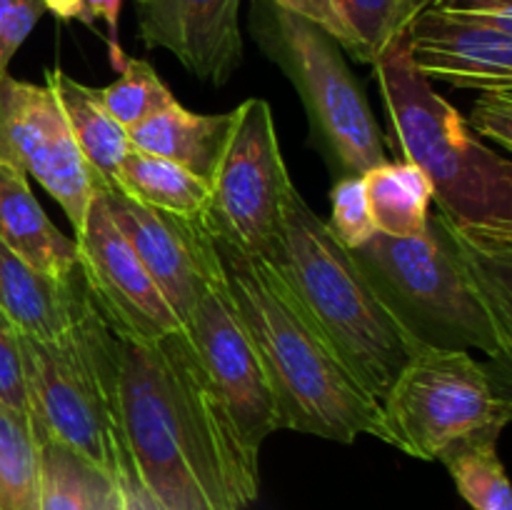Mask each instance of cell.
Listing matches in <instances>:
<instances>
[{
    "instance_id": "obj_8",
    "label": "cell",
    "mask_w": 512,
    "mask_h": 510,
    "mask_svg": "<svg viewBox=\"0 0 512 510\" xmlns=\"http://www.w3.org/2000/svg\"><path fill=\"white\" fill-rule=\"evenodd\" d=\"M255 30L268 58L298 90L310 130L340 178L388 163L383 130L345 63L343 48L318 25L275 5Z\"/></svg>"
},
{
    "instance_id": "obj_17",
    "label": "cell",
    "mask_w": 512,
    "mask_h": 510,
    "mask_svg": "<svg viewBox=\"0 0 512 510\" xmlns=\"http://www.w3.org/2000/svg\"><path fill=\"white\" fill-rule=\"evenodd\" d=\"M0 243L50 278L78 270V243L53 225L23 170L0 163Z\"/></svg>"
},
{
    "instance_id": "obj_31",
    "label": "cell",
    "mask_w": 512,
    "mask_h": 510,
    "mask_svg": "<svg viewBox=\"0 0 512 510\" xmlns=\"http://www.w3.org/2000/svg\"><path fill=\"white\" fill-rule=\"evenodd\" d=\"M268 3L285 10V13H293L298 15V18L308 20V23L318 25V28L325 30L340 48L348 50L355 60L365 63L363 48H360L355 35L348 30V25L343 23L333 0H268Z\"/></svg>"
},
{
    "instance_id": "obj_10",
    "label": "cell",
    "mask_w": 512,
    "mask_h": 510,
    "mask_svg": "<svg viewBox=\"0 0 512 510\" xmlns=\"http://www.w3.org/2000/svg\"><path fill=\"white\" fill-rule=\"evenodd\" d=\"M0 163L33 175L80 233L95 198V175L70 135L48 85L0 78Z\"/></svg>"
},
{
    "instance_id": "obj_34",
    "label": "cell",
    "mask_w": 512,
    "mask_h": 510,
    "mask_svg": "<svg viewBox=\"0 0 512 510\" xmlns=\"http://www.w3.org/2000/svg\"><path fill=\"white\" fill-rule=\"evenodd\" d=\"M115 478H118L120 498H123V510H165L163 505L153 498V493H150V490L140 483L128 458L123 460V465H120V470Z\"/></svg>"
},
{
    "instance_id": "obj_6",
    "label": "cell",
    "mask_w": 512,
    "mask_h": 510,
    "mask_svg": "<svg viewBox=\"0 0 512 510\" xmlns=\"http://www.w3.org/2000/svg\"><path fill=\"white\" fill-rule=\"evenodd\" d=\"M20 353L35 435L65 445L115 478L128 458L120 430L118 338L93 298L60 338L20 335Z\"/></svg>"
},
{
    "instance_id": "obj_5",
    "label": "cell",
    "mask_w": 512,
    "mask_h": 510,
    "mask_svg": "<svg viewBox=\"0 0 512 510\" xmlns=\"http://www.w3.org/2000/svg\"><path fill=\"white\" fill-rule=\"evenodd\" d=\"M270 265L330 353L378 403L403 365L428 345L390 308L363 265L335 240L328 223L305 203L298 188L285 205L283 245Z\"/></svg>"
},
{
    "instance_id": "obj_13",
    "label": "cell",
    "mask_w": 512,
    "mask_h": 510,
    "mask_svg": "<svg viewBox=\"0 0 512 510\" xmlns=\"http://www.w3.org/2000/svg\"><path fill=\"white\" fill-rule=\"evenodd\" d=\"M183 328L245 450L260 458L265 438L280 430L278 410L263 363L230 303L225 283L210 288L195 303Z\"/></svg>"
},
{
    "instance_id": "obj_9",
    "label": "cell",
    "mask_w": 512,
    "mask_h": 510,
    "mask_svg": "<svg viewBox=\"0 0 512 510\" xmlns=\"http://www.w3.org/2000/svg\"><path fill=\"white\" fill-rule=\"evenodd\" d=\"M293 180L280 153L268 100L248 98L233 110V128L210 180V230L248 258L275 260L283 245L285 205Z\"/></svg>"
},
{
    "instance_id": "obj_11",
    "label": "cell",
    "mask_w": 512,
    "mask_h": 510,
    "mask_svg": "<svg viewBox=\"0 0 512 510\" xmlns=\"http://www.w3.org/2000/svg\"><path fill=\"white\" fill-rule=\"evenodd\" d=\"M95 195L103 200L108 218L135 250L180 323L188 320L210 288L225 283L208 220L148 208L118 185L95 183Z\"/></svg>"
},
{
    "instance_id": "obj_18",
    "label": "cell",
    "mask_w": 512,
    "mask_h": 510,
    "mask_svg": "<svg viewBox=\"0 0 512 510\" xmlns=\"http://www.w3.org/2000/svg\"><path fill=\"white\" fill-rule=\"evenodd\" d=\"M230 128H233V113L200 115L175 103L163 113L130 128L128 138L135 150L173 160L210 185L223 158Z\"/></svg>"
},
{
    "instance_id": "obj_16",
    "label": "cell",
    "mask_w": 512,
    "mask_h": 510,
    "mask_svg": "<svg viewBox=\"0 0 512 510\" xmlns=\"http://www.w3.org/2000/svg\"><path fill=\"white\" fill-rule=\"evenodd\" d=\"M88 298L80 268L70 278H50L0 243V310L13 320L20 335L60 338Z\"/></svg>"
},
{
    "instance_id": "obj_15",
    "label": "cell",
    "mask_w": 512,
    "mask_h": 510,
    "mask_svg": "<svg viewBox=\"0 0 512 510\" xmlns=\"http://www.w3.org/2000/svg\"><path fill=\"white\" fill-rule=\"evenodd\" d=\"M405 50L428 83L512 90V35L450 18L428 5L410 20Z\"/></svg>"
},
{
    "instance_id": "obj_4",
    "label": "cell",
    "mask_w": 512,
    "mask_h": 510,
    "mask_svg": "<svg viewBox=\"0 0 512 510\" xmlns=\"http://www.w3.org/2000/svg\"><path fill=\"white\" fill-rule=\"evenodd\" d=\"M395 148L423 170L438 213L473 245L512 250V163L415 70L405 35L373 63Z\"/></svg>"
},
{
    "instance_id": "obj_25",
    "label": "cell",
    "mask_w": 512,
    "mask_h": 510,
    "mask_svg": "<svg viewBox=\"0 0 512 510\" xmlns=\"http://www.w3.org/2000/svg\"><path fill=\"white\" fill-rule=\"evenodd\" d=\"M340 18L373 65L408 30L410 20L428 8L423 0H333Z\"/></svg>"
},
{
    "instance_id": "obj_1",
    "label": "cell",
    "mask_w": 512,
    "mask_h": 510,
    "mask_svg": "<svg viewBox=\"0 0 512 510\" xmlns=\"http://www.w3.org/2000/svg\"><path fill=\"white\" fill-rule=\"evenodd\" d=\"M120 430L140 483L165 510H243L258 500L260 460L245 450L188 333L118 340Z\"/></svg>"
},
{
    "instance_id": "obj_29",
    "label": "cell",
    "mask_w": 512,
    "mask_h": 510,
    "mask_svg": "<svg viewBox=\"0 0 512 510\" xmlns=\"http://www.w3.org/2000/svg\"><path fill=\"white\" fill-rule=\"evenodd\" d=\"M473 110L465 118L475 135L495 140L503 150L512 148V90H480Z\"/></svg>"
},
{
    "instance_id": "obj_19",
    "label": "cell",
    "mask_w": 512,
    "mask_h": 510,
    "mask_svg": "<svg viewBox=\"0 0 512 510\" xmlns=\"http://www.w3.org/2000/svg\"><path fill=\"white\" fill-rule=\"evenodd\" d=\"M45 85L58 100L70 135L88 163L90 173L95 175V183L115 185L120 163L133 148L128 130L108 113L98 88L78 83L58 65L45 70Z\"/></svg>"
},
{
    "instance_id": "obj_2",
    "label": "cell",
    "mask_w": 512,
    "mask_h": 510,
    "mask_svg": "<svg viewBox=\"0 0 512 510\" xmlns=\"http://www.w3.org/2000/svg\"><path fill=\"white\" fill-rule=\"evenodd\" d=\"M355 255L390 308L423 343L512 355V250L473 245L440 213L413 238L375 233Z\"/></svg>"
},
{
    "instance_id": "obj_27",
    "label": "cell",
    "mask_w": 512,
    "mask_h": 510,
    "mask_svg": "<svg viewBox=\"0 0 512 510\" xmlns=\"http://www.w3.org/2000/svg\"><path fill=\"white\" fill-rule=\"evenodd\" d=\"M330 208H333L328 220L330 233L348 250L360 248L378 233L373 218H370L365 185L360 175L338 178V183L330 190Z\"/></svg>"
},
{
    "instance_id": "obj_21",
    "label": "cell",
    "mask_w": 512,
    "mask_h": 510,
    "mask_svg": "<svg viewBox=\"0 0 512 510\" xmlns=\"http://www.w3.org/2000/svg\"><path fill=\"white\" fill-rule=\"evenodd\" d=\"M115 185L148 208L183 215V218H205L208 210L210 185L205 180L173 160L143 150L130 148L120 163Z\"/></svg>"
},
{
    "instance_id": "obj_33",
    "label": "cell",
    "mask_w": 512,
    "mask_h": 510,
    "mask_svg": "<svg viewBox=\"0 0 512 510\" xmlns=\"http://www.w3.org/2000/svg\"><path fill=\"white\" fill-rule=\"evenodd\" d=\"M120 5L123 0H83V23L93 28L95 20H105L108 25V45H110V63L113 68L123 70L125 55L118 43V20H120Z\"/></svg>"
},
{
    "instance_id": "obj_12",
    "label": "cell",
    "mask_w": 512,
    "mask_h": 510,
    "mask_svg": "<svg viewBox=\"0 0 512 510\" xmlns=\"http://www.w3.org/2000/svg\"><path fill=\"white\" fill-rule=\"evenodd\" d=\"M75 243L85 288L115 338L153 345L183 330L135 250L108 218L98 195L90 203L80 233H75Z\"/></svg>"
},
{
    "instance_id": "obj_30",
    "label": "cell",
    "mask_w": 512,
    "mask_h": 510,
    "mask_svg": "<svg viewBox=\"0 0 512 510\" xmlns=\"http://www.w3.org/2000/svg\"><path fill=\"white\" fill-rule=\"evenodd\" d=\"M43 13V0H0V78Z\"/></svg>"
},
{
    "instance_id": "obj_36",
    "label": "cell",
    "mask_w": 512,
    "mask_h": 510,
    "mask_svg": "<svg viewBox=\"0 0 512 510\" xmlns=\"http://www.w3.org/2000/svg\"><path fill=\"white\" fill-rule=\"evenodd\" d=\"M100 510H123V498H120L118 483H115V488L110 490L108 498L103 500V505H100Z\"/></svg>"
},
{
    "instance_id": "obj_28",
    "label": "cell",
    "mask_w": 512,
    "mask_h": 510,
    "mask_svg": "<svg viewBox=\"0 0 512 510\" xmlns=\"http://www.w3.org/2000/svg\"><path fill=\"white\" fill-rule=\"evenodd\" d=\"M0 403L28 415L25 393L23 353H20V330L0 310Z\"/></svg>"
},
{
    "instance_id": "obj_3",
    "label": "cell",
    "mask_w": 512,
    "mask_h": 510,
    "mask_svg": "<svg viewBox=\"0 0 512 510\" xmlns=\"http://www.w3.org/2000/svg\"><path fill=\"white\" fill-rule=\"evenodd\" d=\"M230 303L263 363L280 430L355 443L373 435L380 403L338 363L270 263L215 238Z\"/></svg>"
},
{
    "instance_id": "obj_26",
    "label": "cell",
    "mask_w": 512,
    "mask_h": 510,
    "mask_svg": "<svg viewBox=\"0 0 512 510\" xmlns=\"http://www.w3.org/2000/svg\"><path fill=\"white\" fill-rule=\"evenodd\" d=\"M98 90L108 113L125 130L135 128L143 120L153 118V115L163 113L170 105L178 103L168 85L155 73L153 65L140 58H125L120 78Z\"/></svg>"
},
{
    "instance_id": "obj_23",
    "label": "cell",
    "mask_w": 512,
    "mask_h": 510,
    "mask_svg": "<svg viewBox=\"0 0 512 510\" xmlns=\"http://www.w3.org/2000/svg\"><path fill=\"white\" fill-rule=\"evenodd\" d=\"M0 510H40V443L30 415L0 403Z\"/></svg>"
},
{
    "instance_id": "obj_7",
    "label": "cell",
    "mask_w": 512,
    "mask_h": 510,
    "mask_svg": "<svg viewBox=\"0 0 512 510\" xmlns=\"http://www.w3.org/2000/svg\"><path fill=\"white\" fill-rule=\"evenodd\" d=\"M512 405L488 365L468 350L423 345L380 400L375 438L418 460H440L465 440H498Z\"/></svg>"
},
{
    "instance_id": "obj_20",
    "label": "cell",
    "mask_w": 512,
    "mask_h": 510,
    "mask_svg": "<svg viewBox=\"0 0 512 510\" xmlns=\"http://www.w3.org/2000/svg\"><path fill=\"white\" fill-rule=\"evenodd\" d=\"M375 230L388 238H413L428 225L433 188L413 163H383L360 175Z\"/></svg>"
},
{
    "instance_id": "obj_35",
    "label": "cell",
    "mask_w": 512,
    "mask_h": 510,
    "mask_svg": "<svg viewBox=\"0 0 512 510\" xmlns=\"http://www.w3.org/2000/svg\"><path fill=\"white\" fill-rule=\"evenodd\" d=\"M45 10L55 15L58 20H80L83 23V0H43Z\"/></svg>"
},
{
    "instance_id": "obj_37",
    "label": "cell",
    "mask_w": 512,
    "mask_h": 510,
    "mask_svg": "<svg viewBox=\"0 0 512 510\" xmlns=\"http://www.w3.org/2000/svg\"><path fill=\"white\" fill-rule=\"evenodd\" d=\"M423 3H428V5H430V3H433V0H423Z\"/></svg>"
},
{
    "instance_id": "obj_32",
    "label": "cell",
    "mask_w": 512,
    "mask_h": 510,
    "mask_svg": "<svg viewBox=\"0 0 512 510\" xmlns=\"http://www.w3.org/2000/svg\"><path fill=\"white\" fill-rule=\"evenodd\" d=\"M430 5L450 18L488 25L512 35V0H433Z\"/></svg>"
},
{
    "instance_id": "obj_22",
    "label": "cell",
    "mask_w": 512,
    "mask_h": 510,
    "mask_svg": "<svg viewBox=\"0 0 512 510\" xmlns=\"http://www.w3.org/2000/svg\"><path fill=\"white\" fill-rule=\"evenodd\" d=\"M40 510H100L118 478L100 473L80 455L40 438Z\"/></svg>"
},
{
    "instance_id": "obj_14",
    "label": "cell",
    "mask_w": 512,
    "mask_h": 510,
    "mask_svg": "<svg viewBox=\"0 0 512 510\" xmlns=\"http://www.w3.org/2000/svg\"><path fill=\"white\" fill-rule=\"evenodd\" d=\"M145 48L173 53L195 78L223 85L243 63L240 0H135Z\"/></svg>"
},
{
    "instance_id": "obj_24",
    "label": "cell",
    "mask_w": 512,
    "mask_h": 510,
    "mask_svg": "<svg viewBox=\"0 0 512 510\" xmlns=\"http://www.w3.org/2000/svg\"><path fill=\"white\" fill-rule=\"evenodd\" d=\"M473 510H512V490L495 440H465L440 458Z\"/></svg>"
}]
</instances>
